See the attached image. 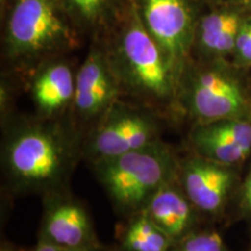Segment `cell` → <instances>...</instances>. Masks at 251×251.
I'll use <instances>...</instances> for the list:
<instances>
[{
    "instance_id": "obj_20",
    "label": "cell",
    "mask_w": 251,
    "mask_h": 251,
    "mask_svg": "<svg viewBox=\"0 0 251 251\" xmlns=\"http://www.w3.org/2000/svg\"><path fill=\"white\" fill-rule=\"evenodd\" d=\"M194 2H200L207 6H221V5H235L242 6L248 9V2L249 0H193Z\"/></svg>"
},
{
    "instance_id": "obj_5",
    "label": "cell",
    "mask_w": 251,
    "mask_h": 251,
    "mask_svg": "<svg viewBox=\"0 0 251 251\" xmlns=\"http://www.w3.org/2000/svg\"><path fill=\"white\" fill-rule=\"evenodd\" d=\"M62 0H11L4 49L12 62L30 63L71 48L76 33Z\"/></svg>"
},
{
    "instance_id": "obj_2",
    "label": "cell",
    "mask_w": 251,
    "mask_h": 251,
    "mask_svg": "<svg viewBox=\"0 0 251 251\" xmlns=\"http://www.w3.org/2000/svg\"><path fill=\"white\" fill-rule=\"evenodd\" d=\"M107 50L122 91L157 108L178 106L179 78L131 1Z\"/></svg>"
},
{
    "instance_id": "obj_15",
    "label": "cell",
    "mask_w": 251,
    "mask_h": 251,
    "mask_svg": "<svg viewBox=\"0 0 251 251\" xmlns=\"http://www.w3.org/2000/svg\"><path fill=\"white\" fill-rule=\"evenodd\" d=\"M76 28L100 33L118 25L129 7L127 0H62Z\"/></svg>"
},
{
    "instance_id": "obj_7",
    "label": "cell",
    "mask_w": 251,
    "mask_h": 251,
    "mask_svg": "<svg viewBox=\"0 0 251 251\" xmlns=\"http://www.w3.org/2000/svg\"><path fill=\"white\" fill-rule=\"evenodd\" d=\"M193 0H137L141 20L178 78L192 58L198 13Z\"/></svg>"
},
{
    "instance_id": "obj_10",
    "label": "cell",
    "mask_w": 251,
    "mask_h": 251,
    "mask_svg": "<svg viewBox=\"0 0 251 251\" xmlns=\"http://www.w3.org/2000/svg\"><path fill=\"white\" fill-rule=\"evenodd\" d=\"M121 92L107 50L93 46L76 74L75 114L81 121L96 125L119 101Z\"/></svg>"
},
{
    "instance_id": "obj_21",
    "label": "cell",
    "mask_w": 251,
    "mask_h": 251,
    "mask_svg": "<svg viewBox=\"0 0 251 251\" xmlns=\"http://www.w3.org/2000/svg\"><path fill=\"white\" fill-rule=\"evenodd\" d=\"M31 251H80V250L64 249V248L57 247V246H55V244L46 242V241L39 240V242H37V244L34 247V249Z\"/></svg>"
},
{
    "instance_id": "obj_14",
    "label": "cell",
    "mask_w": 251,
    "mask_h": 251,
    "mask_svg": "<svg viewBox=\"0 0 251 251\" xmlns=\"http://www.w3.org/2000/svg\"><path fill=\"white\" fill-rule=\"evenodd\" d=\"M76 75L68 63L55 59L41 67L31 80V98L41 118L55 119L72 106Z\"/></svg>"
},
{
    "instance_id": "obj_16",
    "label": "cell",
    "mask_w": 251,
    "mask_h": 251,
    "mask_svg": "<svg viewBox=\"0 0 251 251\" xmlns=\"http://www.w3.org/2000/svg\"><path fill=\"white\" fill-rule=\"evenodd\" d=\"M119 240L126 251H170L175 243L144 212L131 215Z\"/></svg>"
},
{
    "instance_id": "obj_18",
    "label": "cell",
    "mask_w": 251,
    "mask_h": 251,
    "mask_svg": "<svg viewBox=\"0 0 251 251\" xmlns=\"http://www.w3.org/2000/svg\"><path fill=\"white\" fill-rule=\"evenodd\" d=\"M230 62L241 69H251V12L244 19L235 43Z\"/></svg>"
},
{
    "instance_id": "obj_11",
    "label": "cell",
    "mask_w": 251,
    "mask_h": 251,
    "mask_svg": "<svg viewBox=\"0 0 251 251\" xmlns=\"http://www.w3.org/2000/svg\"><path fill=\"white\" fill-rule=\"evenodd\" d=\"M192 152L238 166L251 155V121L218 120L196 124L188 135Z\"/></svg>"
},
{
    "instance_id": "obj_3",
    "label": "cell",
    "mask_w": 251,
    "mask_h": 251,
    "mask_svg": "<svg viewBox=\"0 0 251 251\" xmlns=\"http://www.w3.org/2000/svg\"><path fill=\"white\" fill-rule=\"evenodd\" d=\"M240 71L230 59L191 58L179 80L178 106L196 124L251 121V92Z\"/></svg>"
},
{
    "instance_id": "obj_6",
    "label": "cell",
    "mask_w": 251,
    "mask_h": 251,
    "mask_svg": "<svg viewBox=\"0 0 251 251\" xmlns=\"http://www.w3.org/2000/svg\"><path fill=\"white\" fill-rule=\"evenodd\" d=\"M161 141V125L147 108L114 103L94 125L83 152L91 163L124 155Z\"/></svg>"
},
{
    "instance_id": "obj_12",
    "label": "cell",
    "mask_w": 251,
    "mask_h": 251,
    "mask_svg": "<svg viewBox=\"0 0 251 251\" xmlns=\"http://www.w3.org/2000/svg\"><path fill=\"white\" fill-rule=\"evenodd\" d=\"M249 9L242 6H209L198 14L192 46L193 59L216 61L230 59L235 43Z\"/></svg>"
},
{
    "instance_id": "obj_19",
    "label": "cell",
    "mask_w": 251,
    "mask_h": 251,
    "mask_svg": "<svg viewBox=\"0 0 251 251\" xmlns=\"http://www.w3.org/2000/svg\"><path fill=\"white\" fill-rule=\"evenodd\" d=\"M237 211L248 221H251V168L247 177L241 181L236 192Z\"/></svg>"
},
{
    "instance_id": "obj_8",
    "label": "cell",
    "mask_w": 251,
    "mask_h": 251,
    "mask_svg": "<svg viewBox=\"0 0 251 251\" xmlns=\"http://www.w3.org/2000/svg\"><path fill=\"white\" fill-rule=\"evenodd\" d=\"M178 180L200 213L220 215L240 186L238 166L226 165L192 152L179 161Z\"/></svg>"
},
{
    "instance_id": "obj_9",
    "label": "cell",
    "mask_w": 251,
    "mask_h": 251,
    "mask_svg": "<svg viewBox=\"0 0 251 251\" xmlns=\"http://www.w3.org/2000/svg\"><path fill=\"white\" fill-rule=\"evenodd\" d=\"M43 206L39 240L80 251L101 246L89 212L64 190L46 194Z\"/></svg>"
},
{
    "instance_id": "obj_24",
    "label": "cell",
    "mask_w": 251,
    "mask_h": 251,
    "mask_svg": "<svg viewBox=\"0 0 251 251\" xmlns=\"http://www.w3.org/2000/svg\"><path fill=\"white\" fill-rule=\"evenodd\" d=\"M248 9L251 11V0H249V2H248Z\"/></svg>"
},
{
    "instance_id": "obj_1",
    "label": "cell",
    "mask_w": 251,
    "mask_h": 251,
    "mask_svg": "<svg viewBox=\"0 0 251 251\" xmlns=\"http://www.w3.org/2000/svg\"><path fill=\"white\" fill-rule=\"evenodd\" d=\"M76 133L55 119L13 122L2 144V166L15 192L64 190L79 158Z\"/></svg>"
},
{
    "instance_id": "obj_4",
    "label": "cell",
    "mask_w": 251,
    "mask_h": 251,
    "mask_svg": "<svg viewBox=\"0 0 251 251\" xmlns=\"http://www.w3.org/2000/svg\"><path fill=\"white\" fill-rule=\"evenodd\" d=\"M179 161L168 144L158 141L92 166L113 203L133 215L143 211L153 194L178 175Z\"/></svg>"
},
{
    "instance_id": "obj_13",
    "label": "cell",
    "mask_w": 251,
    "mask_h": 251,
    "mask_svg": "<svg viewBox=\"0 0 251 251\" xmlns=\"http://www.w3.org/2000/svg\"><path fill=\"white\" fill-rule=\"evenodd\" d=\"M141 212L146 213L174 242L198 229L200 212L185 194L178 175L163 185Z\"/></svg>"
},
{
    "instance_id": "obj_22",
    "label": "cell",
    "mask_w": 251,
    "mask_h": 251,
    "mask_svg": "<svg viewBox=\"0 0 251 251\" xmlns=\"http://www.w3.org/2000/svg\"><path fill=\"white\" fill-rule=\"evenodd\" d=\"M90 251H126V250L122 249L120 246L113 247V248H106V247H103V246H100L98 248H96V249L90 250Z\"/></svg>"
},
{
    "instance_id": "obj_17",
    "label": "cell",
    "mask_w": 251,
    "mask_h": 251,
    "mask_svg": "<svg viewBox=\"0 0 251 251\" xmlns=\"http://www.w3.org/2000/svg\"><path fill=\"white\" fill-rule=\"evenodd\" d=\"M170 251H230V249L218 231L212 229H197L175 242Z\"/></svg>"
},
{
    "instance_id": "obj_23",
    "label": "cell",
    "mask_w": 251,
    "mask_h": 251,
    "mask_svg": "<svg viewBox=\"0 0 251 251\" xmlns=\"http://www.w3.org/2000/svg\"><path fill=\"white\" fill-rule=\"evenodd\" d=\"M1 251H17L13 246H9L8 243L2 244L1 246Z\"/></svg>"
}]
</instances>
